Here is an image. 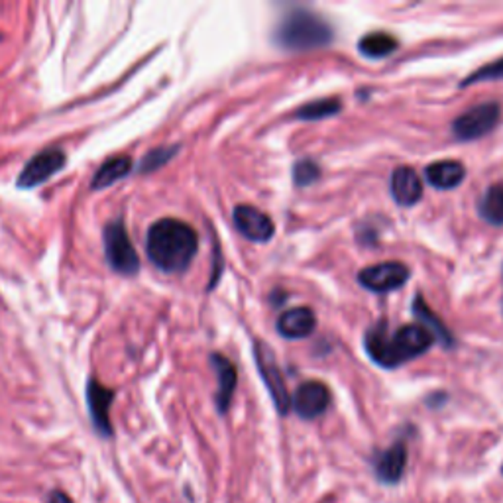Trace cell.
Segmentation results:
<instances>
[{
	"mask_svg": "<svg viewBox=\"0 0 503 503\" xmlns=\"http://www.w3.org/2000/svg\"><path fill=\"white\" fill-rule=\"evenodd\" d=\"M358 49L364 58L382 59L391 56L398 49V40L388 34V31H373V34H368L360 40Z\"/></svg>",
	"mask_w": 503,
	"mask_h": 503,
	"instance_id": "obj_18",
	"label": "cell"
},
{
	"mask_svg": "<svg viewBox=\"0 0 503 503\" xmlns=\"http://www.w3.org/2000/svg\"><path fill=\"white\" fill-rule=\"evenodd\" d=\"M177 149H179V146H166V148L152 149V152L146 154V157L142 159L140 166H138V169H140V174H152V171L166 166L169 159L177 154Z\"/></svg>",
	"mask_w": 503,
	"mask_h": 503,
	"instance_id": "obj_22",
	"label": "cell"
},
{
	"mask_svg": "<svg viewBox=\"0 0 503 503\" xmlns=\"http://www.w3.org/2000/svg\"><path fill=\"white\" fill-rule=\"evenodd\" d=\"M413 311H415V317H419L425 325H429V328H427V330H429V333L433 335L435 340H441L445 346H451V345H453V337H451V333H448V330L445 328V325L441 323V320H438V319L435 317V313L431 311V309L423 303V299H421V297H417V299H415Z\"/></svg>",
	"mask_w": 503,
	"mask_h": 503,
	"instance_id": "obj_20",
	"label": "cell"
},
{
	"mask_svg": "<svg viewBox=\"0 0 503 503\" xmlns=\"http://www.w3.org/2000/svg\"><path fill=\"white\" fill-rule=\"evenodd\" d=\"M315 327V313L307 307H293L277 319V330L285 338H305L313 333Z\"/></svg>",
	"mask_w": 503,
	"mask_h": 503,
	"instance_id": "obj_14",
	"label": "cell"
},
{
	"mask_svg": "<svg viewBox=\"0 0 503 503\" xmlns=\"http://www.w3.org/2000/svg\"><path fill=\"white\" fill-rule=\"evenodd\" d=\"M66 164H67V157L63 149L48 148L44 152L36 154L24 166V169L20 171V175L16 179V185L20 189H34L41 184H46V181L56 175Z\"/></svg>",
	"mask_w": 503,
	"mask_h": 503,
	"instance_id": "obj_7",
	"label": "cell"
},
{
	"mask_svg": "<svg viewBox=\"0 0 503 503\" xmlns=\"http://www.w3.org/2000/svg\"><path fill=\"white\" fill-rule=\"evenodd\" d=\"M501 474H503V466H501Z\"/></svg>",
	"mask_w": 503,
	"mask_h": 503,
	"instance_id": "obj_26",
	"label": "cell"
},
{
	"mask_svg": "<svg viewBox=\"0 0 503 503\" xmlns=\"http://www.w3.org/2000/svg\"><path fill=\"white\" fill-rule=\"evenodd\" d=\"M211 362L219 378V390L215 398L217 408L220 413H227V409L230 408L234 390H237V368L232 366V362L229 358H224L220 355H212Z\"/></svg>",
	"mask_w": 503,
	"mask_h": 503,
	"instance_id": "obj_15",
	"label": "cell"
},
{
	"mask_svg": "<svg viewBox=\"0 0 503 503\" xmlns=\"http://www.w3.org/2000/svg\"><path fill=\"white\" fill-rule=\"evenodd\" d=\"M405 468H408V448L403 443H395L388 451H383L376 463H373V472L382 484H398L403 478Z\"/></svg>",
	"mask_w": 503,
	"mask_h": 503,
	"instance_id": "obj_12",
	"label": "cell"
},
{
	"mask_svg": "<svg viewBox=\"0 0 503 503\" xmlns=\"http://www.w3.org/2000/svg\"><path fill=\"white\" fill-rule=\"evenodd\" d=\"M391 197L401 207L417 205L423 197V185L415 169L401 166L393 171L391 175Z\"/></svg>",
	"mask_w": 503,
	"mask_h": 503,
	"instance_id": "obj_13",
	"label": "cell"
},
{
	"mask_svg": "<svg viewBox=\"0 0 503 503\" xmlns=\"http://www.w3.org/2000/svg\"><path fill=\"white\" fill-rule=\"evenodd\" d=\"M464 166L453 159H445V162H435L425 169V177L429 184L436 189H454L464 181Z\"/></svg>",
	"mask_w": 503,
	"mask_h": 503,
	"instance_id": "obj_16",
	"label": "cell"
},
{
	"mask_svg": "<svg viewBox=\"0 0 503 503\" xmlns=\"http://www.w3.org/2000/svg\"><path fill=\"white\" fill-rule=\"evenodd\" d=\"M48 503H73V499L66 494V491H51L49 498H48Z\"/></svg>",
	"mask_w": 503,
	"mask_h": 503,
	"instance_id": "obj_25",
	"label": "cell"
},
{
	"mask_svg": "<svg viewBox=\"0 0 503 503\" xmlns=\"http://www.w3.org/2000/svg\"><path fill=\"white\" fill-rule=\"evenodd\" d=\"M277 46L292 51H307L328 46L333 41V28L307 10H293L275 31Z\"/></svg>",
	"mask_w": 503,
	"mask_h": 503,
	"instance_id": "obj_3",
	"label": "cell"
},
{
	"mask_svg": "<svg viewBox=\"0 0 503 503\" xmlns=\"http://www.w3.org/2000/svg\"><path fill=\"white\" fill-rule=\"evenodd\" d=\"M433 335L421 325H405L395 330L393 335H388L385 320L370 328L366 335L368 355L383 368H395L411 358L425 355L433 346Z\"/></svg>",
	"mask_w": 503,
	"mask_h": 503,
	"instance_id": "obj_2",
	"label": "cell"
},
{
	"mask_svg": "<svg viewBox=\"0 0 503 503\" xmlns=\"http://www.w3.org/2000/svg\"><path fill=\"white\" fill-rule=\"evenodd\" d=\"M104 258L112 272L121 275H134L140 272V258L134 244L128 237L126 224L122 219H116L104 227L103 232Z\"/></svg>",
	"mask_w": 503,
	"mask_h": 503,
	"instance_id": "obj_4",
	"label": "cell"
},
{
	"mask_svg": "<svg viewBox=\"0 0 503 503\" xmlns=\"http://www.w3.org/2000/svg\"><path fill=\"white\" fill-rule=\"evenodd\" d=\"M499 104L498 103H484L478 104L468 112L460 114L453 124V132L463 142L478 140V138L490 134L499 122Z\"/></svg>",
	"mask_w": 503,
	"mask_h": 503,
	"instance_id": "obj_5",
	"label": "cell"
},
{
	"mask_svg": "<svg viewBox=\"0 0 503 503\" xmlns=\"http://www.w3.org/2000/svg\"><path fill=\"white\" fill-rule=\"evenodd\" d=\"M114 400V391L104 388V385L91 378L87 382V408L93 421V429L101 436H112V423H111V405Z\"/></svg>",
	"mask_w": 503,
	"mask_h": 503,
	"instance_id": "obj_9",
	"label": "cell"
},
{
	"mask_svg": "<svg viewBox=\"0 0 503 503\" xmlns=\"http://www.w3.org/2000/svg\"><path fill=\"white\" fill-rule=\"evenodd\" d=\"M293 177L297 185H311L319 179V166L313 162V159H301V162L295 164L293 169Z\"/></svg>",
	"mask_w": 503,
	"mask_h": 503,
	"instance_id": "obj_23",
	"label": "cell"
},
{
	"mask_svg": "<svg viewBox=\"0 0 503 503\" xmlns=\"http://www.w3.org/2000/svg\"><path fill=\"white\" fill-rule=\"evenodd\" d=\"M199 250L197 232L187 222L162 219L154 222L146 237V254L159 272H185Z\"/></svg>",
	"mask_w": 503,
	"mask_h": 503,
	"instance_id": "obj_1",
	"label": "cell"
},
{
	"mask_svg": "<svg viewBox=\"0 0 503 503\" xmlns=\"http://www.w3.org/2000/svg\"><path fill=\"white\" fill-rule=\"evenodd\" d=\"M480 217L490 224H503V185H491L478 202Z\"/></svg>",
	"mask_w": 503,
	"mask_h": 503,
	"instance_id": "obj_19",
	"label": "cell"
},
{
	"mask_svg": "<svg viewBox=\"0 0 503 503\" xmlns=\"http://www.w3.org/2000/svg\"><path fill=\"white\" fill-rule=\"evenodd\" d=\"M292 405L301 419H317L330 405V391L320 382H305L297 388Z\"/></svg>",
	"mask_w": 503,
	"mask_h": 503,
	"instance_id": "obj_10",
	"label": "cell"
},
{
	"mask_svg": "<svg viewBox=\"0 0 503 503\" xmlns=\"http://www.w3.org/2000/svg\"><path fill=\"white\" fill-rule=\"evenodd\" d=\"M409 280V270L400 262H383L376 265H368L366 270L358 274V282L364 289H370L373 293H390L393 289H400Z\"/></svg>",
	"mask_w": 503,
	"mask_h": 503,
	"instance_id": "obj_8",
	"label": "cell"
},
{
	"mask_svg": "<svg viewBox=\"0 0 503 503\" xmlns=\"http://www.w3.org/2000/svg\"><path fill=\"white\" fill-rule=\"evenodd\" d=\"M130 171H132V159L128 156H116L106 159V162L96 169V174L91 181V189L103 191L106 187H111L116 184V181L124 179Z\"/></svg>",
	"mask_w": 503,
	"mask_h": 503,
	"instance_id": "obj_17",
	"label": "cell"
},
{
	"mask_svg": "<svg viewBox=\"0 0 503 503\" xmlns=\"http://www.w3.org/2000/svg\"><path fill=\"white\" fill-rule=\"evenodd\" d=\"M340 111V101L338 99H319L309 104H303L297 111V119L301 121H320L327 116H333Z\"/></svg>",
	"mask_w": 503,
	"mask_h": 503,
	"instance_id": "obj_21",
	"label": "cell"
},
{
	"mask_svg": "<svg viewBox=\"0 0 503 503\" xmlns=\"http://www.w3.org/2000/svg\"><path fill=\"white\" fill-rule=\"evenodd\" d=\"M499 79H503V58L470 75L466 81H463V87L464 85H472L478 81H499Z\"/></svg>",
	"mask_w": 503,
	"mask_h": 503,
	"instance_id": "obj_24",
	"label": "cell"
},
{
	"mask_svg": "<svg viewBox=\"0 0 503 503\" xmlns=\"http://www.w3.org/2000/svg\"><path fill=\"white\" fill-rule=\"evenodd\" d=\"M234 227L238 229L244 238L252 242H267L275 232L272 219L260 209L250 205H240L234 209Z\"/></svg>",
	"mask_w": 503,
	"mask_h": 503,
	"instance_id": "obj_11",
	"label": "cell"
},
{
	"mask_svg": "<svg viewBox=\"0 0 503 503\" xmlns=\"http://www.w3.org/2000/svg\"><path fill=\"white\" fill-rule=\"evenodd\" d=\"M254 352H256V362H258V370L262 373L265 388L272 393V400L275 403L277 411L282 415H287L289 409H292V395L287 391L285 380L282 376L280 366H277L274 352L267 348V345H264V342H256Z\"/></svg>",
	"mask_w": 503,
	"mask_h": 503,
	"instance_id": "obj_6",
	"label": "cell"
}]
</instances>
